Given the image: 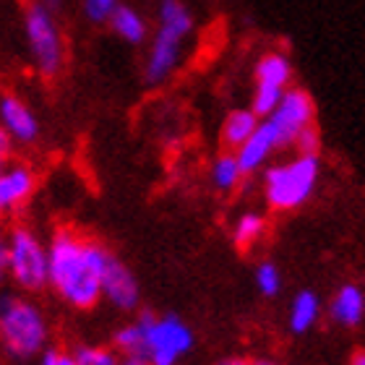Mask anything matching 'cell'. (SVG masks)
<instances>
[{"label":"cell","mask_w":365,"mask_h":365,"mask_svg":"<svg viewBox=\"0 0 365 365\" xmlns=\"http://www.w3.org/2000/svg\"><path fill=\"white\" fill-rule=\"evenodd\" d=\"M113 253L71 227L47 240V287L73 311H91L102 300V272Z\"/></svg>","instance_id":"obj_1"},{"label":"cell","mask_w":365,"mask_h":365,"mask_svg":"<svg viewBox=\"0 0 365 365\" xmlns=\"http://www.w3.org/2000/svg\"><path fill=\"white\" fill-rule=\"evenodd\" d=\"M50 347V321L26 292L0 289V355L11 363H29Z\"/></svg>","instance_id":"obj_2"},{"label":"cell","mask_w":365,"mask_h":365,"mask_svg":"<svg viewBox=\"0 0 365 365\" xmlns=\"http://www.w3.org/2000/svg\"><path fill=\"white\" fill-rule=\"evenodd\" d=\"M193 31V16L180 0H162L160 3V26L152 39L146 55L144 78L149 86L165 84L173 71L178 68L182 53V42Z\"/></svg>","instance_id":"obj_3"},{"label":"cell","mask_w":365,"mask_h":365,"mask_svg":"<svg viewBox=\"0 0 365 365\" xmlns=\"http://www.w3.org/2000/svg\"><path fill=\"white\" fill-rule=\"evenodd\" d=\"M321 175L319 154H295L289 162L264 170V198L274 212H292L313 196Z\"/></svg>","instance_id":"obj_4"},{"label":"cell","mask_w":365,"mask_h":365,"mask_svg":"<svg viewBox=\"0 0 365 365\" xmlns=\"http://www.w3.org/2000/svg\"><path fill=\"white\" fill-rule=\"evenodd\" d=\"M6 274L26 295L47 289V243L29 225H14L6 232Z\"/></svg>","instance_id":"obj_5"},{"label":"cell","mask_w":365,"mask_h":365,"mask_svg":"<svg viewBox=\"0 0 365 365\" xmlns=\"http://www.w3.org/2000/svg\"><path fill=\"white\" fill-rule=\"evenodd\" d=\"M24 34L29 42L31 61L42 76L55 78L66 66V42H63L61 26L55 21V11L39 6V3H26L24 8Z\"/></svg>","instance_id":"obj_6"},{"label":"cell","mask_w":365,"mask_h":365,"mask_svg":"<svg viewBox=\"0 0 365 365\" xmlns=\"http://www.w3.org/2000/svg\"><path fill=\"white\" fill-rule=\"evenodd\" d=\"M138 319L144 324V352L149 365H178L193 350V329L180 316H157L152 311H141Z\"/></svg>","instance_id":"obj_7"},{"label":"cell","mask_w":365,"mask_h":365,"mask_svg":"<svg viewBox=\"0 0 365 365\" xmlns=\"http://www.w3.org/2000/svg\"><path fill=\"white\" fill-rule=\"evenodd\" d=\"M267 125L272 128L277 149H287L297 138V133L316 120V105L308 91L303 89H287L282 94L279 105L264 118Z\"/></svg>","instance_id":"obj_8"},{"label":"cell","mask_w":365,"mask_h":365,"mask_svg":"<svg viewBox=\"0 0 365 365\" xmlns=\"http://www.w3.org/2000/svg\"><path fill=\"white\" fill-rule=\"evenodd\" d=\"M37 173L26 162L8 160L0 165V217L21 212L37 190Z\"/></svg>","instance_id":"obj_9"},{"label":"cell","mask_w":365,"mask_h":365,"mask_svg":"<svg viewBox=\"0 0 365 365\" xmlns=\"http://www.w3.org/2000/svg\"><path fill=\"white\" fill-rule=\"evenodd\" d=\"M102 300L123 313L136 311L141 303V287L136 274L130 272L118 256H110L102 272Z\"/></svg>","instance_id":"obj_10"},{"label":"cell","mask_w":365,"mask_h":365,"mask_svg":"<svg viewBox=\"0 0 365 365\" xmlns=\"http://www.w3.org/2000/svg\"><path fill=\"white\" fill-rule=\"evenodd\" d=\"M0 128L14 144L29 146L39 138V118L14 91H0Z\"/></svg>","instance_id":"obj_11"},{"label":"cell","mask_w":365,"mask_h":365,"mask_svg":"<svg viewBox=\"0 0 365 365\" xmlns=\"http://www.w3.org/2000/svg\"><path fill=\"white\" fill-rule=\"evenodd\" d=\"M274 152H279V149H277V141H274V133L267 125V120L261 118L256 130L251 133V138L243 141L232 154H235L237 165L243 170V175H253V173H259V170L267 168V162L272 160Z\"/></svg>","instance_id":"obj_12"},{"label":"cell","mask_w":365,"mask_h":365,"mask_svg":"<svg viewBox=\"0 0 365 365\" xmlns=\"http://www.w3.org/2000/svg\"><path fill=\"white\" fill-rule=\"evenodd\" d=\"M329 316L334 324L339 327H358L360 321L365 319V295L363 289L358 284H342V287L336 289L334 297H331V303H329Z\"/></svg>","instance_id":"obj_13"},{"label":"cell","mask_w":365,"mask_h":365,"mask_svg":"<svg viewBox=\"0 0 365 365\" xmlns=\"http://www.w3.org/2000/svg\"><path fill=\"white\" fill-rule=\"evenodd\" d=\"M321 319V300L313 289H300L292 303H289V331L292 334H305L316 327V321Z\"/></svg>","instance_id":"obj_14"},{"label":"cell","mask_w":365,"mask_h":365,"mask_svg":"<svg viewBox=\"0 0 365 365\" xmlns=\"http://www.w3.org/2000/svg\"><path fill=\"white\" fill-rule=\"evenodd\" d=\"M259 120L261 118L253 113V110H232V113L225 118V123H222V133H220L222 146H225L227 152H235L243 141L251 138V133L256 130Z\"/></svg>","instance_id":"obj_15"},{"label":"cell","mask_w":365,"mask_h":365,"mask_svg":"<svg viewBox=\"0 0 365 365\" xmlns=\"http://www.w3.org/2000/svg\"><path fill=\"white\" fill-rule=\"evenodd\" d=\"M110 26H113V31L118 34V37H123L125 42H130V45H141L146 39V21L144 16L138 14V11H133L130 6H118L113 8V14H110Z\"/></svg>","instance_id":"obj_16"},{"label":"cell","mask_w":365,"mask_h":365,"mask_svg":"<svg viewBox=\"0 0 365 365\" xmlns=\"http://www.w3.org/2000/svg\"><path fill=\"white\" fill-rule=\"evenodd\" d=\"M292 78V66L282 53L264 55L256 66V86H274V89H287Z\"/></svg>","instance_id":"obj_17"},{"label":"cell","mask_w":365,"mask_h":365,"mask_svg":"<svg viewBox=\"0 0 365 365\" xmlns=\"http://www.w3.org/2000/svg\"><path fill=\"white\" fill-rule=\"evenodd\" d=\"M267 217L259 212H243L232 225V243L245 251V248H253L261 237L267 235Z\"/></svg>","instance_id":"obj_18"},{"label":"cell","mask_w":365,"mask_h":365,"mask_svg":"<svg viewBox=\"0 0 365 365\" xmlns=\"http://www.w3.org/2000/svg\"><path fill=\"white\" fill-rule=\"evenodd\" d=\"M209 178H212V185L222 193H230V190H235L243 180V170L237 165L235 154L232 152H222L220 157H214L212 162V170H209Z\"/></svg>","instance_id":"obj_19"},{"label":"cell","mask_w":365,"mask_h":365,"mask_svg":"<svg viewBox=\"0 0 365 365\" xmlns=\"http://www.w3.org/2000/svg\"><path fill=\"white\" fill-rule=\"evenodd\" d=\"M71 352V358L76 365H123L120 352L115 347H105V344H76Z\"/></svg>","instance_id":"obj_20"},{"label":"cell","mask_w":365,"mask_h":365,"mask_svg":"<svg viewBox=\"0 0 365 365\" xmlns=\"http://www.w3.org/2000/svg\"><path fill=\"white\" fill-rule=\"evenodd\" d=\"M256 287L264 297H277L282 292V274L274 261H261L256 267Z\"/></svg>","instance_id":"obj_21"},{"label":"cell","mask_w":365,"mask_h":365,"mask_svg":"<svg viewBox=\"0 0 365 365\" xmlns=\"http://www.w3.org/2000/svg\"><path fill=\"white\" fill-rule=\"evenodd\" d=\"M292 149H295L297 154H319L321 133H319V128H316V123L297 133V138L292 141Z\"/></svg>","instance_id":"obj_22"},{"label":"cell","mask_w":365,"mask_h":365,"mask_svg":"<svg viewBox=\"0 0 365 365\" xmlns=\"http://www.w3.org/2000/svg\"><path fill=\"white\" fill-rule=\"evenodd\" d=\"M115 6H118V0H84V14L89 16L91 21L102 24L110 19Z\"/></svg>","instance_id":"obj_23"},{"label":"cell","mask_w":365,"mask_h":365,"mask_svg":"<svg viewBox=\"0 0 365 365\" xmlns=\"http://www.w3.org/2000/svg\"><path fill=\"white\" fill-rule=\"evenodd\" d=\"M37 360H39V365H76L73 358H71V352L58 350V347H47V350H42V355H39Z\"/></svg>","instance_id":"obj_24"},{"label":"cell","mask_w":365,"mask_h":365,"mask_svg":"<svg viewBox=\"0 0 365 365\" xmlns=\"http://www.w3.org/2000/svg\"><path fill=\"white\" fill-rule=\"evenodd\" d=\"M11 154H14V141H11V136H8L6 130L0 128V165L11 160Z\"/></svg>","instance_id":"obj_25"},{"label":"cell","mask_w":365,"mask_h":365,"mask_svg":"<svg viewBox=\"0 0 365 365\" xmlns=\"http://www.w3.org/2000/svg\"><path fill=\"white\" fill-rule=\"evenodd\" d=\"M6 235L0 232V287H3V282H6Z\"/></svg>","instance_id":"obj_26"},{"label":"cell","mask_w":365,"mask_h":365,"mask_svg":"<svg viewBox=\"0 0 365 365\" xmlns=\"http://www.w3.org/2000/svg\"><path fill=\"white\" fill-rule=\"evenodd\" d=\"M217 365H256V360H251V358H225Z\"/></svg>","instance_id":"obj_27"},{"label":"cell","mask_w":365,"mask_h":365,"mask_svg":"<svg viewBox=\"0 0 365 365\" xmlns=\"http://www.w3.org/2000/svg\"><path fill=\"white\" fill-rule=\"evenodd\" d=\"M34 3H39V6L50 8V11H58V8L63 6V0H34Z\"/></svg>","instance_id":"obj_28"},{"label":"cell","mask_w":365,"mask_h":365,"mask_svg":"<svg viewBox=\"0 0 365 365\" xmlns=\"http://www.w3.org/2000/svg\"><path fill=\"white\" fill-rule=\"evenodd\" d=\"M350 365H365V350H358L355 355H352Z\"/></svg>","instance_id":"obj_29"},{"label":"cell","mask_w":365,"mask_h":365,"mask_svg":"<svg viewBox=\"0 0 365 365\" xmlns=\"http://www.w3.org/2000/svg\"><path fill=\"white\" fill-rule=\"evenodd\" d=\"M256 365H279V363H274V360H256Z\"/></svg>","instance_id":"obj_30"},{"label":"cell","mask_w":365,"mask_h":365,"mask_svg":"<svg viewBox=\"0 0 365 365\" xmlns=\"http://www.w3.org/2000/svg\"><path fill=\"white\" fill-rule=\"evenodd\" d=\"M123 365H146V363H138V360H123Z\"/></svg>","instance_id":"obj_31"},{"label":"cell","mask_w":365,"mask_h":365,"mask_svg":"<svg viewBox=\"0 0 365 365\" xmlns=\"http://www.w3.org/2000/svg\"><path fill=\"white\" fill-rule=\"evenodd\" d=\"M0 365H8V360H6V358H3V355H0Z\"/></svg>","instance_id":"obj_32"}]
</instances>
